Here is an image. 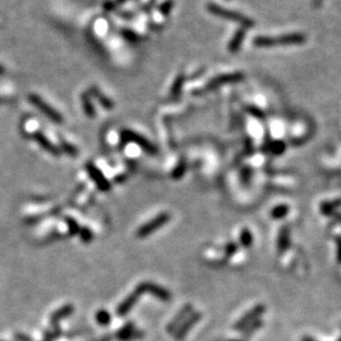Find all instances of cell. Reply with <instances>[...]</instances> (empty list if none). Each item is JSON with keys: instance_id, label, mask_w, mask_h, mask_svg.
I'll use <instances>...</instances> for the list:
<instances>
[{"instance_id": "obj_1", "label": "cell", "mask_w": 341, "mask_h": 341, "mask_svg": "<svg viewBox=\"0 0 341 341\" xmlns=\"http://www.w3.org/2000/svg\"><path fill=\"white\" fill-rule=\"evenodd\" d=\"M306 36L304 33L293 32L287 33V35L278 36V37H266L259 36L256 37L253 44L259 48H272L275 46H292V45H301L306 42Z\"/></svg>"}, {"instance_id": "obj_2", "label": "cell", "mask_w": 341, "mask_h": 341, "mask_svg": "<svg viewBox=\"0 0 341 341\" xmlns=\"http://www.w3.org/2000/svg\"><path fill=\"white\" fill-rule=\"evenodd\" d=\"M207 10L210 11L212 15L219 17V18L233 21V23L241 24L242 28H251L255 25V21L253 19L240 14V12L226 9V8L216 5V3H208Z\"/></svg>"}, {"instance_id": "obj_3", "label": "cell", "mask_w": 341, "mask_h": 341, "mask_svg": "<svg viewBox=\"0 0 341 341\" xmlns=\"http://www.w3.org/2000/svg\"><path fill=\"white\" fill-rule=\"evenodd\" d=\"M121 141L122 143L133 142L135 144H138L142 150L146 151L147 154L150 155H156L157 153H159V150H157V147L154 146V144H152L150 141L144 138V136L136 133V132L132 130H127V129L123 130L121 132Z\"/></svg>"}, {"instance_id": "obj_4", "label": "cell", "mask_w": 341, "mask_h": 341, "mask_svg": "<svg viewBox=\"0 0 341 341\" xmlns=\"http://www.w3.org/2000/svg\"><path fill=\"white\" fill-rule=\"evenodd\" d=\"M170 219V215L169 213H161V214L157 215L155 219H153L152 220L147 221L146 224H144L143 226L138 229L136 232V237L138 238H146L147 236H150L152 233H154L157 229L163 227V226L168 223Z\"/></svg>"}, {"instance_id": "obj_5", "label": "cell", "mask_w": 341, "mask_h": 341, "mask_svg": "<svg viewBox=\"0 0 341 341\" xmlns=\"http://www.w3.org/2000/svg\"><path fill=\"white\" fill-rule=\"evenodd\" d=\"M29 101H30V103L35 105L36 108L39 109L41 112L44 113L47 118L50 119L52 122L58 123V124L63 123V118L61 114L57 112L52 106H50L48 103H46V102L42 100L39 96L30 95L29 96Z\"/></svg>"}, {"instance_id": "obj_6", "label": "cell", "mask_w": 341, "mask_h": 341, "mask_svg": "<svg viewBox=\"0 0 341 341\" xmlns=\"http://www.w3.org/2000/svg\"><path fill=\"white\" fill-rule=\"evenodd\" d=\"M136 291H138L141 295H142L143 292H150L153 296L156 297L157 299L163 301H169L170 299V292L169 291H166L165 288L159 286V285L151 283V281L141 283L139 286L136 287Z\"/></svg>"}, {"instance_id": "obj_7", "label": "cell", "mask_w": 341, "mask_h": 341, "mask_svg": "<svg viewBox=\"0 0 341 341\" xmlns=\"http://www.w3.org/2000/svg\"><path fill=\"white\" fill-rule=\"evenodd\" d=\"M244 73H242V72H235V73H227V74H220L215 76L214 79H212L210 82H208L207 87L205 90H214V89H217L221 87V85L225 84H229V83H236L240 82V81L244 80Z\"/></svg>"}, {"instance_id": "obj_8", "label": "cell", "mask_w": 341, "mask_h": 341, "mask_svg": "<svg viewBox=\"0 0 341 341\" xmlns=\"http://www.w3.org/2000/svg\"><path fill=\"white\" fill-rule=\"evenodd\" d=\"M85 169L88 170L89 176H90L93 182L96 183V185L99 187V190L102 192H109L111 189V184L109 181L104 177L103 174H102L101 170L97 168V166L91 163V162H88L87 165H85Z\"/></svg>"}, {"instance_id": "obj_9", "label": "cell", "mask_w": 341, "mask_h": 341, "mask_svg": "<svg viewBox=\"0 0 341 341\" xmlns=\"http://www.w3.org/2000/svg\"><path fill=\"white\" fill-rule=\"evenodd\" d=\"M32 138L42 148H44V150L49 152L51 155L57 156V157L60 156V150H59L55 146H53V144L50 142V140L47 138L44 133H41V132H35V133L32 134Z\"/></svg>"}, {"instance_id": "obj_10", "label": "cell", "mask_w": 341, "mask_h": 341, "mask_svg": "<svg viewBox=\"0 0 341 341\" xmlns=\"http://www.w3.org/2000/svg\"><path fill=\"white\" fill-rule=\"evenodd\" d=\"M140 296H141V293L136 291V289L133 292L130 293V295L121 302V305L119 306V308H118L119 316H125V315L132 309V307L135 305V302L138 301Z\"/></svg>"}, {"instance_id": "obj_11", "label": "cell", "mask_w": 341, "mask_h": 341, "mask_svg": "<svg viewBox=\"0 0 341 341\" xmlns=\"http://www.w3.org/2000/svg\"><path fill=\"white\" fill-rule=\"evenodd\" d=\"M246 36V30L245 28H240L238 30L235 32V35L233 36V38L229 41L228 44V51L232 53H236L238 51L241 50V47L243 45V42H244Z\"/></svg>"}, {"instance_id": "obj_12", "label": "cell", "mask_w": 341, "mask_h": 341, "mask_svg": "<svg viewBox=\"0 0 341 341\" xmlns=\"http://www.w3.org/2000/svg\"><path fill=\"white\" fill-rule=\"evenodd\" d=\"M89 95L92 96L95 99L97 100V102L103 106L104 109L106 110H112L114 108V102L108 97L106 96H104L103 93L101 92L100 89H97V87H92L90 89V93Z\"/></svg>"}, {"instance_id": "obj_13", "label": "cell", "mask_w": 341, "mask_h": 341, "mask_svg": "<svg viewBox=\"0 0 341 341\" xmlns=\"http://www.w3.org/2000/svg\"><path fill=\"white\" fill-rule=\"evenodd\" d=\"M81 102H82V106L84 110V113L87 114L89 118H93L96 116V110H95V105H93L91 97L89 93H83L82 96H81Z\"/></svg>"}, {"instance_id": "obj_14", "label": "cell", "mask_w": 341, "mask_h": 341, "mask_svg": "<svg viewBox=\"0 0 341 341\" xmlns=\"http://www.w3.org/2000/svg\"><path fill=\"white\" fill-rule=\"evenodd\" d=\"M184 82H185L184 74H182V73L178 74L176 76L175 81H174L172 88H170V96H172V97H178V96H180L183 85H184Z\"/></svg>"}, {"instance_id": "obj_15", "label": "cell", "mask_w": 341, "mask_h": 341, "mask_svg": "<svg viewBox=\"0 0 341 341\" xmlns=\"http://www.w3.org/2000/svg\"><path fill=\"white\" fill-rule=\"evenodd\" d=\"M72 311H73V307H72L71 305H67L65 307H62V308H60L58 311H55V313L53 314L52 322H57L58 320H60V319L68 317L70 314H72Z\"/></svg>"}, {"instance_id": "obj_16", "label": "cell", "mask_w": 341, "mask_h": 341, "mask_svg": "<svg viewBox=\"0 0 341 341\" xmlns=\"http://www.w3.org/2000/svg\"><path fill=\"white\" fill-rule=\"evenodd\" d=\"M199 318H201V314H199V313H196V314H194V315H192L189 320H187V321L184 323V325L182 326L180 332H178V336H180V337L184 336V335L186 334V331L189 330L190 328H191L192 326H193L195 322H197V320H198Z\"/></svg>"}, {"instance_id": "obj_17", "label": "cell", "mask_w": 341, "mask_h": 341, "mask_svg": "<svg viewBox=\"0 0 341 341\" xmlns=\"http://www.w3.org/2000/svg\"><path fill=\"white\" fill-rule=\"evenodd\" d=\"M186 169H187L186 162L184 160H181L180 162H178V164L176 165V168L173 170L172 177L174 178V180H180V178H182L183 175L185 174Z\"/></svg>"}, {"instance_id": "obj_18", "label": "cell", "mask_w": 341, "mask_h": 341, "mask_svg": "<svg viewBox=\"0 0 341 341\" xmlns=\"http://www.w3.org/2000/svg\"><path fill=\"white\" fill-rule=\"evenodd\" d=\"M262 311H263L262 307H257V308H255L253 311H250V313H249L248 315H246L245 317H243V318H242V320H240V322L237 323V326H236V327L240 328V327H243V326L247 325V323H248V322L251 320V319L255 318V317H257L258 315H261Z\"/></svg>"}, {"instance_id": "obj_19", "label": "cell", "mask_w": 341, "mask_h": 341, "mask_svg": "<svg viewBox=\"0 0 341 341\" xmlns=\"http://www.w3.org/2000/svg\"><path fill=\"white\" fill-rule=\"evenodd\" d=\"M121 35L125 40L132 42V44H136V42L141 41V37L133 30H131V29H122Z\"/></svg>"}, {"instance_id": "obj_20", "label": "cell", "mask_w": 341, "mask_h": 341, "mask_svg": "<svg viewBox=\"0 0 341 341\" xmlns=\"http://www.w3.org/2000/svg\"><path fill=\"white\" fill-rule=\"evenodd\" d=\"M191 310H192V305H191V304H187V305L184 307V308H183V309L180 311V314L177 315L176 318L174 319V320L172 321V323H170V329H175V327L178 325V323L181 322L182 319L184 318V317L186 316V315L190 313Z\"/></svg>"}, {"instance_id": "obj_21", "label": "cell", "mask_w": 341, "mask_h": 341, "mask_svg": "<svg viewBox=\"0 0 341 341\" xmlns=\"http://www.w3.org/2000/svg\"><path fill=\"white\" fill-rule=\"evenodd\" d=\"M61 148L63 150V152L67 153L69 156L76 157L79 154L78 148L72 146V144H70L69 142H67V141H61Z\"/></svg>"}, {"instance_id": "obj_22", "label": "cell", "mask_w": 341, "mask_h": 341, "mask_svg": "<svg viewBox=\"0 0 341 341\" xmlns=\"http://www.w3.org/2000/svg\"><path fill=\"white\" fill-rule=\"evenodd\" d=\"M174 7V1L173 0H165L164 2H162L160 7H159V11L161 15L163 16H169L170 14V11H172Z\"/></svg>"}, {"instance_id": "obj_23", "label": "cell", "mask_w": 341, "mask_h": 341, "mask_svg": "<svg viewBox=\"0 0 341 341\" xmlns=\"http://www.w3.org/2000/svg\"><path fill=\"white\" fill-rule=\"evenodd\" d=\"M67 224H68V228H69V232H70L71 235H76V234H79L80 226L78 223H76L75 219L68 217Z\"/></svg>"}, {"instance_id": "obj_24", "label": "cell", "mask_w": 341, "mask_h": 341, "mask_svg": "<svg viewBox=\"0 0 341 341\" xmlns=\"http://www.w3.org/2000/svg\"><path fill=\"white\" fill-rule=\"evenodd\" d=\"M79 235H80V237H81V240H82L84 243L91 242V241H92V238H93V234H92V232H91L90 229H89L88 227H82V228H80Z\"/></svg>"}, {"instance_id": "obj_25", "label": "cell", "mask_w": 341, "mask_h": 341, "mask_svg": "<svg viewBox=\"0 0 341 341\" xmlns=\"http://www.w3.org/2000/svg\"><path fill=\"white\" fill-rule=\"evenodd\" d=\"M110 315L109 313H106L105 310H100L97 311V320L99 321L101 325H108L110 322Z\"/></svg>"}, {"instance_id": "obj_26", "label": "cell", "mask_w": 341, "mask_h": 341, "mask_svg": "<svg viewBox=\"0 0 341 341\" xmlns=\"http://www.w3.org/2000/svg\"><path fill=\"white\" fill-rule=\"evenodd\" d=\"M241 242H242L243 246H245V247L250 246V244H251V235H250L249 231H247V229H244V231L242 232V234H241Z\"/></svg>"}, {"instance_id": "obj_27", "label": "cell", "mask_w": 341, "mask_h": 341, "mask_svg": "<svg viewBox=\"0 0 341 341\" xmlns=\"http://www.w3.org/2000/svg\"><path fill=\"white\" fill-rule=\"evenodd\" d=\"M237 249V246L234 244V243H231V244H228V245H226L225 247V253L227 256H232L235 254V251Z\"/></svg>"}, {"instance_id": "obj_28", "label": "cell", "mask_w": 341, "mask_h": 341, "mask_svg": "<svg viewBox=\"0 0 341 341\" xmlns=\"http://www.w3.org/2000/svg\"><path fill=\"white\" fill-rule=\"evenodd\" d=\"M247 111H248L250 114H253V116H255V117H259V118L263 117L262 111L257 108H254V106H247Z\"/></svg>"}, {"instance_id": "obj_29", "label": "cell", "mask_w": 341, "mask_h": 341, "mask_svg": "<svg viewBox=\"0 0 341 341\" xmlns=\"http://www.w3.org/2000/svg\"><path fill=\"white\" fill-rule=\"evenodd\" d=\"M287 211V208L286 206H281V207H278L277 210H275V212L272 213V215H274V217H281V215L284 214V213H286Z\"/></svg>"}, {"instance_id": "obj_30", "label": "cell", "mask_w": 341, "mask_h": 341, "mask_svg": "<svg viewBox=\"0 0 341 341\" xmlns=\"http://www.w3.org/2000/svg\"><path fill=\"white\" fill-rule=\"evenodd\" d=\"M104 10H106V11H111V10H113L114 9V8H116L117 7V3L116 2H114V1H106L105 3H104Z\"/></svg>"}, {"instance_id": "obj_31", "label": "cell", "mask_w": 341, "mask_h": 341, "mask_svg": "<svg viewBox=\"0 0 341 341\" xmlns=\"http://www.w3.org/2000/svg\"><path fill=\"white\" fill-rule=\"evenodd\" d=\"M125 1H126V0H116V1H114V2H116L117 5H122V3H124Z\"/></svg>"}, {"instance_id": "obj_32", "label": "cell", "mask_w": 341, "mask_h": 341, "mask_svg": "<svg viewBox=\"0 0 341 341\" xmlns=\"http://www.w3.org/2000/svg\"><path fill=\"white\" fill-rule=\"evenodd\" d=\"M3 71H5V69H3V67L0 66V74H2Z\"/></svg>"}, {"instance_id": "obj_33", "label": "cell", "mask_w": 341, "mask_h": 341, "mask_svg": "<svg viewBox=\"0 0 341 341\" xmlns=\"http://www.w3.org/2000/svg\"><path fill=\"white\" fill-rule=\"evenodd\" d=\"M304 341H315L314 339H310V338H305Z\"/></svg>"}, {"instance_id": "obj_34", "label": "cell", "mask_w": 341, "mask_h": 341, "mask_svg": "<svg viewBox=\"0 0 341 341\" xmlns=\"http://www.w3.org/2000/svg\"><path fill=\"white\" fill-rule=\"evenodd\" d=\"M339 341H341V339H340V340H339Z\"/></svg>"}]
</instances>
